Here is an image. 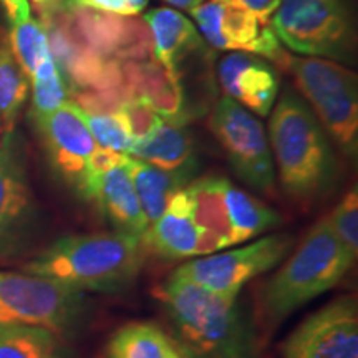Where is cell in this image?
Wrapping results in <instances>:
<instances>
[{
	"label": "cell",
	"instance_id": "6da1fadb",
	"mask_svg": "<svg viewBox=\"0 0 358 358\" xmlns=\"http://www.w3.org/2000/svg\"><path fill=\"white\" fill-rule=\"evenodd\" d=\"M146 252L141 237L116 231L69 234L27 261L22 272L80 292L120 294L136 282Z\"/></svg>",
	"mask_w": 358,
	"mask_h": 358
},
{
	"label": "cell",
	"instance_id": "7a4b0ae2",
	"mask_svg": "<svg viewBox=\"0 0 358 358\" xmlns=\"http://www.w3.org/2000/svg\"><path fill=\"white\" fill-rule=\"evenodd\" d=\"M268 145L280 186L290 199L310 204L332 192L338 176L332 140L294 90H284L272 108Z\"/></svg>",
	"mask_w": 358,
	"mask_h": 358
},
{
	"label": "cell",
	"instance_id": "3957f363",
	"mask_svg": "<svg viewBox=\"0 0 358 358\" xmlns=\"http://www.w3.org/2000/svg\"><path fill=\"white\" fill-rule=\"evenodd\" d=\"M189 358H254L252 334L237 297L171 274L155 289Z\"/></svg>",
	"mask_w": 358,
	"mask_h": 358
},
{
	"label": "cell",
	"instance_id": "277c9868",
	"mask_svg": "<svg viewBox=\"0 0 358 358\" xmlns=\"http://www.w3.org/2000/svg\"><path fill=\"white\" fill-rule=\"evenodd\" d=\"M355 261L330 229L327 216L317 221L264 285L259 310L266 330H274L299 308L334 289Z\"/></svg>",
	"mask_w": 358,
	"mask_h": 358
},
{
	"label": "cell",
	"instance_id": "5b68a950",
	"mask_svg": "<svg viewBox=\"0 0 358 358\" xmlns=\"http://www.w3.org/2000/svg\"><path fill=\"white\" fill-rule=\"evenodd\" d=\"M301 96L310 105L329 138L347 158L358 155L357 75L338 62L317 57H287Z\"/></svg>",
	"mask_w": 358,
	"mask_h": 358
},
{
	"label": "cell",
	"instance_id": "8992f818",
	"mask_svg": "<svg viewBox=\"0 0 358 358\" xmlns=\"http://www.w3.org/2000/svg\"><path fill=\"white\" fill-rule=\"evenodd\" d=\"M85 292L27 272L0 271V325H35L60 337L87 324Z\"/></svg>",
	"mask_w": 358,
	"mask_h": 358
},
{
	"label": "cell",
	"instance_id": "52a82bcc",
	"mask_svg": "<svg viewBox=\"0 0 358 358\" xmlns=\"http://www.w3.org/2000/svg\"><path fill=\"white\" fill-rule=\"evenodd\" d=\"M280 43L306 57L352 62L355 25L345 0H280L271 15Z\"/></svg>",
	"mask_w": 358,
	"mask_h": 358
},
{
	"label": "cell",
	"instance_id": "ba28073f",
	"mask_svg": "<svg viewBox=\"0 0 358 358\" xmlns=\"http://www.w3.org/2000/svg\"><path fill=\"white\" fill-rule=\"evenodd\" d=\"M294 249L290 234H268L241 248L224 249L192 259L173 272L201 287L226 297H239L248 282L275 268Z\"/></svg>",
	"mask_w": 358,
	"mask_h": 358
},
{
	"label": "cell",
	"instance_id": "9c48e42d",
	"mask_svg": "<svg viewBox=\"0 0 358 358\" xmlns=\"http://www.w3.org/2000/svg\"><path fill=\"white\" fill-rule=\"evenodd\" d=\"M209 128L237 178L256 192L272 194L275 187L274 158L266 129L256 115L222 96L214 106Z\"/></svg>",
	"mask_w": 358,
	"mask_h": 358
},
{
	"label": "cell",
	"instance_id": "30bf717a",
	"mask_svg": "<svg viewBox=\"0 0 358 358\" xmlns=\"http://www.w3.org/2000/svg\"><path fill=\"white\" fill-rule=\"evenodd\" d=\"M32 118L53 171L78 196L92 201L93 176L90 161L98 146L85 122L82 108L69 100L53 113L32 115Z\"/></svg>",
	"mask_w": 358,
	"mask_h": 358
},
{
	"label": "cell",
	"instance_id": "8fae6325",
	"mask_svg": "<svg viewBox=\"0 0 358 358\" xmlns=\"http://www.w3.org/2000/svg\"><path fill=\"white\" fill-rule=\"evenodd\" d=\"M34 217L25 141L13 128L0 138V262L22 252L34 227Z\"/></svg>",
	"mask_w": 358,
	"mask_h": 358
},
{
	"label": "cell",
	"instance_id": "7c38bea8",
	"mask_svg": "<svg viewBox=\"0 0 358 358\" xmlns=\"http://www.w3.org/2000/svg\"><path fill=\"white\" fill-rule=\"evenodd\" d=\"M196 29L217 50L248 52L285 65L289 53L272 29L271 20L261 19L248 8L209 0L189 12Z\"/></svg>",
	"mask_w": 358,
	"mask_h": 358
},
{
	"label": "cell",
	"instance_id": "4fadbf2b",
	"mask_svg": "<svg viewBox=\"0 0 358 358\" xmlns=\"http://www.w3.org/2000/svg\"><path fill=\"white\" fill-rule=\"evenodd\" d=\"M284 358H358V303L343 295L307 317L282 347Z\"/></svg>",
	"mask_w": 358,
	"mask_h": 358
},
{
	"label": "cell",
	"instance_id": "5bb4252c",
	"mask_svg": "<svg viewBox=\"0 0 358 358\" xmlns=\"http://www.w3.org/2000/svg\"><path fill=\"white\" fill-rule=\"evenodd\" d=\"M217 75L224 96L252 115H271L280 88L279 73L271 62L254 53L232 52L221 60Z\"/></svg>",
	"mask_w": 358,
	"mask_h": 358
},
{
	"label": "cell",
	"instance_id": "9a60e30c",
	"mask_svg": "<svg viewBox=\"0 0 358 358\" xmlns=\"http://www.w3.org/2000/svg\"><path fill=\"white\" fill-rule=\"evenodd\" d=\"M122 71L129 95L146 101L163 123L185 127L189 111L179 73L166 70L158 62L124 64Z\"/></svg>",
	"mask_w": 358,
	"mask_h": 358
},
{
	"label": "cell",
	"instance_id": "2e32d148",
	"mask_svg": "<svg viewBox=\"0 0 358 358\" xmlns=\"http://www.w3.org/2000/svg\"><path fill=\"white\" fill-rule=\"evenodd\" d=\"M128 159L129 155L122 163L98 174L92 201L113 226V231L143 239L148 231V221L133 187Z\"/></svg>",
	"mask_w": 358,
	"mask_h": 358
},
{
	"label": "cell",
	"instance_id": "e0dca14e",
	"mask_svg": "<svg viewBox=\"0 0 358 358\" xmlns=\"http://www.w3.org/2000/svg\"><path fill=\"white\" fill-rule=\"evenodd\" d=\"M198 239L199 227L192 217L191 199L186 187L173 196L163 216L148 226L143 237L148 250L168 261L194 257Z\"/></svg>",
	"mask_w": 358,
	"mask_h": 358
},
{
	"label": "cell",
	"instance_id": "ac0fdd59",
	"mask_svg": "<svg viewBox=\"0 0 358 358\" xmlns=\"http://www.w3.org/2000/svg\"><path fill=\"white\" fill-rule=\"evenodd\" d=\"M156 62L169 71L178 73L179 65L203 45L201 35L192 22L173 8H155L145 15Z\"/></svg>",
	"mask_w": 358,
	"mask_h": 358
},
{
	"label": "cell",
	"instance_id": "d6986e66",
	"mask_svg": "<svg viewBox=\"0 0 358 358\" xmlns=\"http://www.w3.org/2000/svg\"><path fill=\"white\" fill-rule=\"evenodd\" d=\"M128 155L191 181L198 163L192 134L185 127H173L166 123L161 124L146 140L134 143Z\"/></svg>",
	"mask_w": 358,
	"mask_h": 358
},
{
	"label": "cell",
	"instance_id": "ffe728a7",
	"mask_svg": "<svg viewBox=\"0 0 358 358\" xmlns=\"http://www.w3.org/2000/svg\"><path fill=\"white\" fill-rule=\"evenodd\" d=\"M106 358H189L176 337L155 322H128L105 347Z\"/></svg>",
	"mask_w": 358,
	"mask_h": 358
},
{
	"label": "cell",
	"instance_id": "44dd1931",
	"mask_svg": "<svg viewBox=\"0 0 358 358\" xmlns=\"http://www.w3.org/2000/svg\"><path fill=\"white\" fill-rule=\"evenodd\" d=\"M229 179L209 174L186 186L196 226L221 241L224 249L234 248V236L226 206V185Z\"/></svg>",
	"mask_w": 358,
	"mask_h": 358
},
{
	"label": "cell",
	"instance_id": "7402d4cb",
	"mask_svg": "<svg viewBox=\"0 0 358 358\" xmlns=\"http://www.w3.org/2000/svg\"><path fill=\"white\" fill-rule=\"evenodd\" d=\"M128 171L148 226L163 216L173 196L191 182V179L163 171L133 156L128 159Z\"/></svg>",
	"mask_w": 358,
	"mask_h": 358
},
{
	"label": "cell",
	"instance_id": "603a6c76",
	"mask_svg": "<svg viewBox=\"0 0 358 358\" xmlns=\"http://www.w3.org/2000/svg\"><path fill=\"white\" fill-rule=\"evenodd\" d=\"M226 206L236 245L249 243L282 224L280 214L275 209L231 181L226 185Z\"/></svg>",
	"mask_w": 358,
	"mask_h": 358
},
{
	"label": "cell",
	"instance_id": "cb8c5ba5",
	"mask_svg": "<svg viewBox=\"0 0 358 358\" xmlns=\"http://www.w3.org/2000/svg\"><path fill=\"white\" fill-rule=\"evenodd\" d=\"M29 96V77L13 55L8 32L0 27V128H15Z\"/></svg>",
	"mask_w": 358,
	"mask_h": 358
},
{
	"label": "cell",
	"instance_id": "d4e9b609",
	"mask_svg": "<svg viewBox=\"0 0 358 358\" xmlns=\"http://www.w3.org/2000/svg\"><path fill=\"white\" fill-rule=\"evenodd\" d=\"M0 358H69L62 337L35 325H0Z\"/></svg>",
	"mask_w": 358,
	"mask_h": 358
},
{
	"label": "cell",
	"instance_id": "484cf974",
	"mask_svg": "<svg viewBox=\"0 0 358 358\" xmlns=\"http://www.w3.org/2000/svg\"><path fill=\"white\" fill-rule=\"evenodd\" d=\"M10 24L8 40H10L12 52L27 77L32 78L37 66L52 53L47 30L32 15L29 19L10 22Z\"/></svg>",
	"mask_w": 358,
	"mask_h": 358
},
{
	"label": "cell",
	"instance_id": "4316f807",
	"mask_svg": "<svg viewBox=\"0 0 358 358\" xmlns=\"http://www.w3.org/2000/svg\"><path fill=\"white\" fill-rule=\"evenodd\" d=\"M69 101V93L55 57L50 53L32 75V115H48Z\"/></svg>",
	"mask_w": 358,
	"mask_h": 358
},
{
	"label": "cell",
	"instance_id": "83f0119b",
	"mask_svg": "<svg viewBox=\"0 0 358 358\" xmlns=\"http://www.w3.org/2000/svg\"><path fill=\"white\" fill-rule=\"evenodd\" d=\"M330 229L337 239L345 245L353 257L358 256V192L357 187L340 199L332 213L327 216Z\"/></svg>",
	"mask_w": 358,
	"mask_h": 358
},
{
	"label": "cell",
	"instance_id": "f1b7e54d",
	"mask_svg": "<svg viewBox=\"0 0 358 358\" xmlns=\"http://www.w3.org/2000/svg\"><path fill=\"white\" fill-rule=\"evenodd\" d=\"M83 111V110H82ZM85 122L88 124L90 133L95 140L98 148L116 151V153L128 155L133 146V140L129 138L123 123L115 115H90L85 113Z\"/></svg>",
	"mask_w": 358,
	"mask_h": 358
},
{
	"label": "cell",
	"instance_id": "f546056e",
	"mask_svg": "<svg viewBox=\"0 0 358 358\" xmlns=\"http://www.w3.org/2000/svg\"><path fill=\"white\" fill-rule=\"evenodd\" d=\"M116 116L123 123L124 129L133 140V145L146 140L163 124V120L159 118L158 113L141 98H129V100L124 101L120 106Z\"/></svg>",
	"mask_w": 358,
	"mask_h": 358
},
{
	"label": "cell",
	"instance_id": "4dcf8cb0",
	"mask_svg": "<svg viewBox=\"0 0 358 358\" xmlns=\"http://www.w3.org/2000/svg\"><path fill=\"white\" fill-rule=\"evenodd\" d=\"M148 6V0H83L82 7L95 8L120 17L138 15Z\"/></svg>",
	"mask_w": 358,
	"mask_h": 358
},
{
	"label": "cell",
	"instance_id": "1f68e13d",
	"mask_svg": "<svg viewBox=\"0 0 358 358\" xmlns=\"http://www.w3.org/2000/svg\"><path fill=\"white\" fill-rule=\"evenodd\" d=\"M214 2L232 3V6L244 7L248 8V10L256 13L261 19L271 20V15L274 13L280 0H214Z\"/></svg>",
	"mask_w": 358,
	"mask_h": 358
},
{
	"label": "cell",
	"instance_id": "d6a6232c",
	"mask_svg": "<svg viewBox=\"0 0 358 358\" xmlns=\"http://www.w3.org/2000/svg\"><path fill=\"white\" fill-rule=\"evenodd\" d=\"M0 3L6 8L10 22L29 19V17L32 15V13H30L29 0H0Z\"/></svg>",
	"mask_w": 358,
	"mask_h": 358
},
{
	"label": "cell",
	"instance_id": "836d02e7",
	"mask_svg": "<svg viewBox=\"0 0 358 358\" xmlns=\"http://www.w3.org/2000/svg\"><path fill=\"white\" fill-rule=\"evenodd\" d=\"M164 2L171 3V6L178 7V8H182V10L191 12L192 8H196L198 6H201V3H203L204 0H164Z\"/></svg>",
	"mask_w": 358,
	"mask_h": 358
},
{
	"label": "cell",
	"instance_id": "e575fe53",
	"mask_svg": "<svg viewBox=\"0 0 358 358\" xmlns=\"http://www.w3.org/2000/svg\"><path fill=\"white\" fill-rule=\"evenodd\" d=\"M34 2L42 8H52L58 2V0H34Z\"/></svg>",
	"mask_w": 358,
	"mask_h": 358
},
{
	"label": "cell",
	"instance_id": "d590c367",
	"mask_svg": "<svg viewBox=\"0 0 358 358\" xmlns=\"http://www.w3.org/2000/svg\"><path fill=\"white\" fill-rule=\"evenodd\" d=\"M64 3L66 7L75 8V7H82L83 6V0H64Z\"/></svg>",
	"mask_w": 358,
	"mask_h": 358
}]
</instances>
